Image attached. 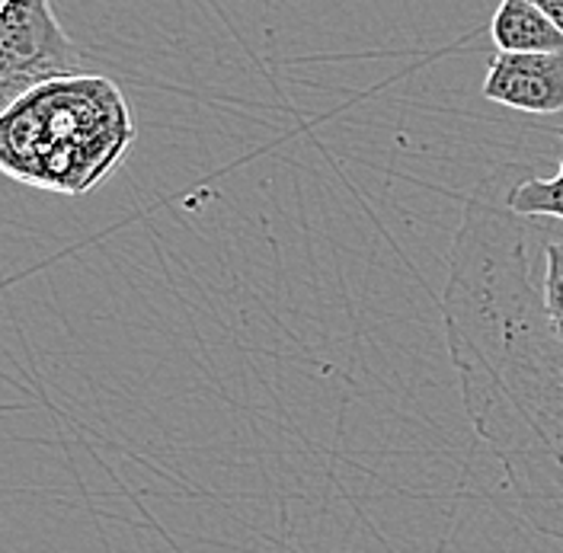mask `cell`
<instances>
[{"instance_id":"cell-1","label":"cell","mask_w":563,"mask_h":553,"mask_svg":"<svg viewBox=\"0 0 563 553\" xmlns=\"http://www.w3.org/2000/svg\"><path fill=\"white\" fill-rule=\"evenodd\" d=\"M526 167L503 164L467 196L442 291L449 352L474 432L516 493L563 502V346L531 276V218L509 208Z\"/></svg>"},{"instance_id":"cell-2","label":"cell","mask_w":563,"mask_h":553,"mask_svg":"<svg viewBox=\"0 0 563 553\" xmlns=\"http://www.w3.org/2000/svg\"><path fill=\"white\" fill-rule=\"evenodd\" d=\"M139 139L132 106L103 74H58L0 112V174L42 192L84 196Z\"/></svg>"},{"instance_id":"cell-3","label":"cell","mask_w":563,"mask_h":553,"mask_svg":"<svg viewBox=\"0 0 563 553\" xmlns=\"http://www.w3.org/2000/svg\"><path fill=\"white\" fill-rule=\"evenodd\" d=\"M80 52L52 0H0V112L30 87L74 74Z\"/></svg>"},{"instance_id":"cell-4","label":"cell","mask_w":563,"mask_h":553,"mask_svg":"<svg viewBox=\"0 0 563 553\" xmlns=\"http://www.w3.org/2000/svg\"><path fill=\"white\" fill-rule=\"evenodd\" d=\"M484 97L526 115H558L563 112V52H496L484 77Z\"/></svg>"},{"instance_id":"cell-5","label":"cell","mask_w":563,"mask_h":553,"mask_svg":"<svg viewBox=\"0 0 563 553\" xmlns=\"http://www.w3.org/2000/svg\"><path fill=\"white\" fill-rule=\"evenodd\" d=\"M490 38L499 52L538 55L563 52V33L534 3L528 0H499L490 20Z\"/></svg>"},{"instance_id":"cell-6","label":"cell","mask_w":563,"mask_h":553,"mask_svg":"<svg viewBox=\"0 0 563 553\" xmlns=\"http://www.w3.org/2000/svg\"><path fill=\"white\" fill-rule=\"evenodd\" d=\"M558 139L563 141V125L558 129ZM509 208L522 218H558L563 221V151L561 164H558V174L551 179H541V176H522L512 192H509Z\"/></svg>"},{"instance_id":"cell-7","label":"cell","mask_w":563,"mask_h":553,"mask_svg":"<svg viewBox=\"0 0 563 553\" xmlns=\"http://www.w3.org/2000/svg\"><path fill=\"white\" fill-rule=\"evenodd\" d=\"M544 250V278H541V295H544V311L551 320L554 336L563 346V241L561 237H541Z\"/></svg>"},{"instance_id":"cell-8","label":"cell","mask_w":563,"mask_h":553,"mask_svg":"<svg viewBox=\"0 0 563 553\" xmlns=\"http://www.w3.org/2000/svg\"><path fill=\"white\" fill-rule=\"evenodd\" d=\"M528 3H534L551 23H558L561 26V33H563V0H528Z\"/></svg>"}]
</instances>
